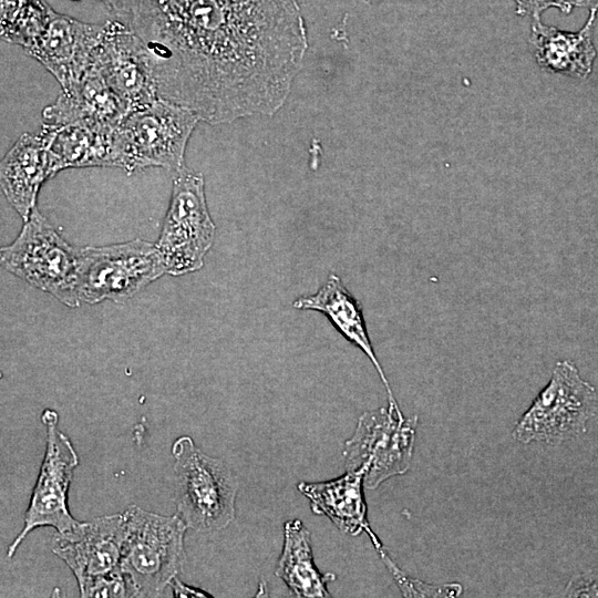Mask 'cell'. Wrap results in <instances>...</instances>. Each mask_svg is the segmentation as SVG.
Segmentation results:
<instances>
[{
	"label": "cell",
	"mask_w": 598,
	"mask_h": 598,
	"mask_svg": "<svg viewBox=\"0 0 598 598\" xmlns=\"http://www.w3.org/2000/svg\"><path fill=\"white\" fill-rule=\"evenodd\" d=\"M75 1H79V0H75ZM99 1H102L112 11L117 7L120 2V0H99Z\"/></svg>",
	"instance_id": "cell-28"
},
{
	"label": "cell",
	"mask_w": 598,
	"mask_h": 598,
	"mask_svg": "<svg viewBox=\"0 0 598 598\" xmlns=\"http://www.w3.org/2000/svg\"><path fill=\"white\" fill-rule=\"evenodd\" d=\"M292 306L299 310H313L324 315L350 343L369 358L385 386L389 404L399 406L372 348L361 305L338 275L330 274L326 283L316 293L297 298Z\"/></svg>",
	"instance_id": "cell-19"
},
{
	"label": "cell",
	"mask_w": 598,
	"mask_h": 598,
	"mask_svg": "<svg viewBox=\"0 0 598 598\" xmlns=\"http://www.w3.org/2000/svg\"><path fill=\"white\" fill-rule=\"evenodd\" d=\"M566 597H598V567L575 575L568 582Z\"/></svg>",
	"instance_id": "cell-24"
},
{
	"label": "cell",
	"mask_w": 598,
	"mask_h": 598,
	"mask_svg": "<svg viewBox=\"0 0 598 598\" xmlns=\"http://www.w3.org/2000/svg\"><path fill=\"white\" fill-rule=\"evenodd\" d=\"M596 389L570 360L556 362L548 383L516 423L512 435L524 444L558 445L587 430L596 412Z\"/></svg>",
	"instance_id": "cell-6"
},
{
	"label": "cell",
	"mask_w": 598,
	"mask_h": 598,
	"mask_svg": "<svg viewBox=\"0 0 598 598\" xmlns=\"http://www.w3.org/2000/svg\"><path fill=\"white\" fill-rule=\"evenodd\" d=\"M124 514L126 532L120 567L140 597L159 596L182 570L187 526L177 514L164 516L137 505H131Z\"/></svg>",
	"instance_id": "cell-5"
},
{
	"label": "cell",
	"mask_w": 598,
	"mask_h": 598,
	"mask_svg": "<svg viewBox=\"0 0 598 598\" xmlns=\"http://www.w3.org/2000/svg\"><path fill=\"white\" fill-rule=\"evenodd\" d=\"M516 13L540 20L542 13L549 8H557L563 13H570L574 4L568 0H514Z\"/></svg>",
	"instance_id": "cell-25"
},
{
	"label": "cell",
	"mask_w": 598,
	"mask_h": 598,
	"mask_svg": "<svg viewBox=\"0 0 598 598\" xmlns=\"http://www.w3.org/2000/svg\"><path fill=\"white\" fill-rule=\"evenodd\" d=\"M81 248L69 244L35 208L17 238L0 250L2 267L70 308L80 306Z\"/></svg>",
	"instance_id": "cell-4"
},
{
	"label": "cell",
	"mask_w": 598,
	"mask_h": 598,
	"mask_svg": "<svg viewBox=\"0 0 598 598\" xmlns=\"http://www.w3.org/2000/svg\"><path fill=\"white\" fill-rule=\"evenodd\" d=\"M130 113L128 107L93 66L74 85L61 89L56 100L44 107L43 123H85L116 126Z\"/></svg>",
	"instance_id": "cell-15"
},
{
	"label": "cell",
	"mask_w": 598,
	"mask_h": 598,
	"mask_svg": "<svg viewBox=\"0 0 598 598\" xmlns=\"http://www.w3.org/2000/svg\"><path fill=\"white\" fill-rule=\"evenodd\" d=\"M125 514L95 517L68 533H55L51 550L73 573L80 595L94 581L120 569Z\"/></svg>",
	"instance_id": "cell-12"
},
{
	"label": "cell",
	"mask_w": 598,
	"mask_h": 598,
	"mask_svg": "<svg viewBox=\"0 0 598 598\" xmlns=\"http://www.w3.org/2000/svg\"><path fill=\"white\" fill-rule=\"evenodd\" d=\"M113 13L142 41L159 97L208 124L274 115L308 49L297 0H120Z\"/></svg>",
	"instance_id": "cell-1"
},
{
	"label": "cell",
	"mask_w": 598,
	"mask_h": 598,
	"mask_svg": "<svg viewBox=\"0 0 598 598\" xmlns=\"http://www.w3.org/2000/svg\"><path fill=\"white\" fill-rule=\"evenodd\" d=\"M116 126L43 123L39 135L48 148L53 176L66 168L115 167Z\"/></svg>",
	"instance_id": "cell-17"
},
{
	"label": "cell",
	"mask_w": 598,
	"mask_h": 598,
	"mask_svg": "<svg viewBox=\"0 0 598 598\" xmlns=\"http://www.w3.org/2000/svg\"><path fill=\"white\" fill-rule=\"evenodd\" d=\"M598 10H589L586 23L577 32L564 31L534 20L529 41L535 60L548 72L586 79L592 71L597 51L592 32Z\"/></svg>",
	"instance_id": "cell-18"
},
{
	"label": "cell",
	"mask_w": 598,
	"mask_h": 598,
	"mask_svg": "<svg viewBox=\"0 0 598 598\" xmlns=\"http://www.w3.org/2000/svg\"><path fill=\"white\" fill-rule=\"evenodd\" d=\"M297 487L315 514L328 517L348 535L364 533L378 553L384 549L368 519L362 471H346L341 476L324 482H300Z\"/></svg>",
	"instance_id": "cell-14"
},
{
	"label": "cell",
	"mask_w": 598,
	"mask_h": 598,
	"mask_svg": "<svg viewBox=\"0 0 598 598\" xmlns=\"http://www.w3.org/2000/svg\"><path fill=\"white\" fill-rule=\"evenodd\" d=\"M275 573L293 597H331L328 585L336 580V575L319 571L313 559L311 534L300 519H290L283 525V545Z\"/></svg>",
	"instance_id": "cell-20"
},
{
	"label": "cell",
	"mask_w": 598,
	"mask_h": 598,
	"mask_svg": "<svg viewBox=\"0 0 598 598\" xmlns=\"http://www.w3.org/2000/svg\"><path fill=\"white\" fill-rule=\"evenodd\" d=\"M103 24L79 21L53 11L44 30L24 49L59 82L76 84L92 68Z\"/></svg>",
	"instance_id": "cell-13"
},
{
	"label": "cell",
	"mask_w": 598,
	"mask_h": 598,
	"mask_svg": "<svg viewBox=\"0 0 598 598\" xmlns=\"http://www.w3.org/2000/svg\"><path fill=\"white\" fill-rule=\"evenodd\" d=\"M81 597H140V592L122 569L94 581Z\"/></svg>",
	"instance_id": "cell-23"
},
{
	"label": "cell",
	"mask_w": 598,
	"mask_h": 598,
	"mask_svg": "<svg viewBox=\"0 0 598 598\" xmlns=\"http://www.w3.org/2000/svg\"><path fill=\"white\" fill-rule=\"evenodd\" d=\"M416 426V415L405 419L392 404L362 413L344 443L346 471H362L369 489L404 474L411 466Z\"/></svg>",
	"instance_id": "cell-9"
},
{
	"label": "cell",
	"mask_w": 598,
	"mask_h": 598,
	"mask_svg": "<svg viewBox=\"0 0 598 598\" xmlns=\"http://www.w3.org/2000/svg\"><path fill=\"white\" fill-rule=\"evenodd\" d=\"M169 587L172 588L173 596L176 598L212 597V595L199 588L186 585L177 576L169 582Z\"/></svg>",
	"instance_id": "cell-26"
},
{
	"label": "cell",
	"mask_w": 598,
	"mask_h": 598,
	"mask_svg": "<svg viewBox=\"0 0 598 598\" xmlns=\"http://www.w3.org/2000/svg\"><path fill=\"white\" fill-rule=\"evenodd\" d=\"M51 177L50 155L40 135L21 134L1 161L0 184L4 197L24 221L37 208L42 184Z\"/></svg>",
	"instance_id": "cell-16"
},
{
	"label": "cell",
	"mask_w": 598,
	"mask_h": 598,
	"mask_svg": "<svg viewBox=\"0 0 598 598\" xmlns=\"http://www.w3.org/2000/svg\"><path fill=\"white\" fill-rule=\"evenodd\" d=\"M215 231L204 177L185 166L175 173L169 204L155 243L167 274L181 276L199 270L214 243Z\"/></svg>",
	"instance_id": "cell-7"
},
{
	"label": "cell",
	"mask_w": 598,
	"mask_h": 598,
	"mask_svg": "<svg viewBox=\"0 0 598 598\" xmlns=\"http://www.w3.org/2000/svg\"><path fill=\"white\" fill-rule=\"evenodd\" d=\"M199 117L187 107L158 97L130 112L114 128L115 167L127 174L147 167L177 173Z\"/></svg>",
	"instance_id": "cell-2"
},
{
	"label": "cell",
	"mask_w": 598,
	"mask_h": 598,
	"mask_svg": "<svg viewBox=\"0 0 598 598\" xmlns=\"http://www.w3.org/2000/svg\"><path fill=\"white\" fill-rule=\"evenodd\" d=\"M53 11L44 0H1V39L27 49Z\"/></svg>",
	"instance_id": "cell-21"
},
{
	"label": "cell",
	"mask_w": 598,
	"mask_h": 598,
	"mask_svg": "<svg viewBox=\"0 0 598 598\" xmlns=\"http://www.w3.org/2000/svg\"><path fill=\"white\" fill-rule=\"evenodd\" d=\"M41 420L47 429L45 452L24 514V525L9 545L8 558L13 557L27 535L38 527L51 526L63 534L81 523L71 515L68 505L73 472L79 464L78 453L69 436L59 430L54 410L45 409Z\"/></svg>",
	"instance_id": "cell-10"
},
{
	"label": "cell",
	"mask_w": 598,
	"mask_h": 598,
	"mask_svg": "<svg viewBox=\"0 0 598 598\" xmlns=\"http://www.w3.org/2000/svg\"><path fill=\"white\" fill-rule=\"evenodd\" d=\"M379 555L404 597H457L463 591L457 582L433 585L410 577L395 565L384 549L380 550Z\"/></svg>",
	"instance_id": "cell-22"
},
{
	"label": "cell",
	"mask_w": 598,
	"mask_h": 598,
	"mask_svg": "<svg viewBox=\"0 0 598 598\" xmlns=\"http://www.w3.org/2000/svg\"><path fill=\"white\" fill-rule=\"evenodd\" d=\"M571 3L576 7H584L589 10H598V0H574Z\"/></svg>",
	"instance_id": "cell-27"
},
{
	"label": "cell",
	"mask_w": 598,
	"mask_h": 598,
	"mask_svg": "<svg viewBox=\"0 0 598 598\" xmlns=\"http://www.w3.org/2000/svg\"><path fill=\"white\" fill-rule=\"evenodd\" d=\"M92 66L104 78L130 112L159 97L142 41L120 20L103 23Z\"/></svg>",
	"instance_id": "cell-11"
},
{
	"label": "cell",
	"mask_w": 598,
	"mask_h": 598,
	"mask_svg": "<svg viewBox=\"0 0 598 598\" xmlns=\"http://www.w3.org/2000/svg\"><path fill=\"white\" fill-rule=\"evenodd\" d=\"M172 454L176 514L187 528L215 532L229 526L236 517L238 483L228 466L186 435L175 440Z\"/></svg>",
	"instance_id": "cell-3"
},
{
	"label": "cell",
	"mask_w": 598,
	"mask_h": 598,
	"mask_svg": "<svg viewBox=\"0 0 598 598\" xmlns=\"http://www.w3.org/2000/svg\"><path fill=\"white\" fill-rule=\"evenodd\" d=\"M167 274L156 244L144 239L81 248L79 297L122 302Z\"/></svg>",
	"instance_id": "cell-8"
}]
</instances>
